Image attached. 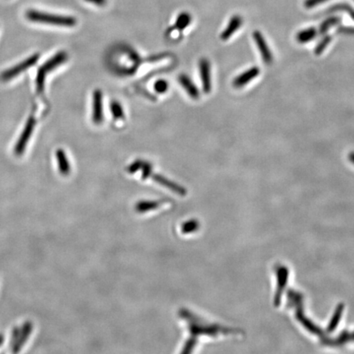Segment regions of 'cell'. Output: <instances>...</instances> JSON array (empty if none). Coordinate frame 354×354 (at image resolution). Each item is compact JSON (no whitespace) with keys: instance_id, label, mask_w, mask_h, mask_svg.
Returning <instances> with one entry per match:
<instances>
[{"instance_id":"6da1fadb","label":"cell","mask_w":354,"mask_h":354,"mask_svg":"<svg viewBox=\"0 0 354 354\" xmlns=\"http://www.w3.org/2000/svg\"><path fill=\"white\" fill-rule=\"evenodd\" d=\"M26 17L31 22L44 23V24L55 25L62 27H74L77 24V19L69 16L55 15L35 9H29L26 13Z\"/></svg>"},{"instance_id":"7a4b0ae2","label":"cell","mask_w":354,"mask_h":354,"mask_svg":"<svg viewBox=\"0 0 354 354\" xmlns=\"http://www.w3.org/2000/svg\"><path fill=\"white\" fill-rule=\"evenodd\" d=\"M67 53L64 51H60L58 53H56L55 55L49 58L46 62H44L41 66H40L37 72L36 75V90L39 94H41L44 91V81L47 74L50 73L51 70H54L57 68V66L62 65V63L66 62L67 60Z\"/></svg>"},{"instance_id":"3957f363","label":"cell","mask_w":354,"mask_h":354,"mask_svg":"<svg viewBox=\"0 0 354 354\" xmlns=\"http://www.w3.org/2000/svg\"><path fill=\"white\" fill-rule=\"evenodd\" d=\"M40 55L39 53H35L31 57H29L27 59H25L23 62L21 63L16 65L15 66H13L11 68L5 70L0 75V80L2 82H9L12 79H14L16 77H18L19 74L23 73L24 70H27L31 66H34L38 60L40 59Z\"/></svg>"},{"instance_id":"277c9868","label":"cell","mask_w":354,"mask_h":354,"mask_svg":"<svg viewBox=\"0 0 354 354\" xmlns=\"http://www.w3.org/2000/svg\"><path fill=\"white\" fill-rule=\"evenodd\" d=\"M35 125V117L31 116V117H29L28 120H27L24 129L22 130V134H21L18 142L16 144L15 149H14V152H15L16 155L21 156V155L24 153L26 147H27V143H28V141L30 140L31 134L33 133Z\"/></svg>"},{"instance_id":"5b68a950","label":"cell","mask_w":354,"mask_h":354,"mask_svg":"<svg viewBox=\"0 0 354 354\" xmlns=\"http://www.w3.org/2000/svg\"><path fill=\"white\" fill-rule=\"evenodd\" d=\"M253 37L256 44H257V49L259 51L264 63L267 64V65L271 64L273 62V54L270 47L268 46V44L264 38L263 35L259 31H253Z\"/></svg>"},{"instance_id":"8992f818","label":"cell","mask_w":354,"mask_h":354,"mask_svg":"<svg viewBox=\"0 0 354 354\" xmlns=\"http://www.w3.org/2000/svg\"><path fill=\"white\" fill-rule=\"evenodd\" d=\"M199 73L202 91L206 94L211 91V64L207 58H201L199 61Z\"/></svg>"},{"instance_id":"52a82bcc","label":"cell","mask_w":354,"mask_h":354,"mask_svg":"<svg viewBox=\"0 0 354 354\" xmlns=\"http://www.w3.org/2000/svg\"><path fill=\"white\" fill-rule=\"evenodd\" d=\"M92 119L95 124H100L104 120L103 93L100 90H95L93 94Z\"/></svg>"},{"instance_id":"ba28073f","label":"cell","mask_w":354,"mask_h":354,"mask_svg":"<svg viewBox=\"0 0 354 354\" xmlns=\"http://www.w3.org/2000/svg\"><path fill=\"white\" fill-rule=\"evenodd\" d=\"M260 74V69L257 66H252L250 68L245 70L234 79L232 85L236 89L242 88L246 86L247 84L252 82Z\"/></svg>"},{"instance_id":"9c48e42d","label":"cell","mask_w":354,"mask_h":354,"mask_svg":"<svg viewBox=\"0 0 354 354\" xmlns=\"http://www.w3.org/2000/svg\"><path fill=\"white\" fill-rule=\"evenodd\" d=\"M33 330V324L31 323V321H27L22 325L20 329V333H19V337L18 340L13 348L12 352L14 353H18L22 350V347L25 345V343H27L29 337L31 335V332Z\"/></svg>"},{"instance_id":"30bf717a","label":"cell","mask_w":354,"mask_h":354,"mask_svg":"<svg viewBox=\"0 0 354 354\" xmlns=\"http://www.w3.org/2000/svg\"><path fill=\"white\" fill-rule=\"evenodd\" d=\"M243 23V19L240 16L235 15L231 18L229 23L227 25L223 33L221 34V39L226 40H229L230 38L237 31Z\"/></svg>"},{"instance_id":"8fae6325","label":"cell","mask_w":354,"mask_h":354,"mask_svg":"<svg viewBox=\"0 0 354 354\" xmlns=\"http://www.w3.org/2000/svg\"><path fill=\"white\" fill-rule=\"evenodd\" d=\"M178 81L181 84V86L185 89V91L192 99H198L199 98L200 93L198 91V89L196 87L194 82H192L191 79L188 76L184 75V74L180 75Z\"/></svg>"},{"instance_id":"7c38bea8","label":"cell","mask_w":354,"mask_h":354,"mask_svg":"<svg viewBox=\"0 0 354 354\" xmlns=\"http://www.w3.org/2000/svg\"><path fill=\"white\" fill-rule=\"evenodd\" d=\"M56 159H57V166L59 169L60 173L64 176L68 175L70 172V163L66 156V153L62 149H58L56 151Z\"/></svg>"},{"instance_id":"4fadbf2b","label":"cell","mask_w":354,"mask_h":354,"mask_svg":"<svg viewBox=\"0 0 354 354\" xmlns=\"http://www.w3.org/2000/svg\"><path fill=\"white\" fill-rule=\"evenodd\" d=\"M153 180L156 182L159 183L160 185L165 186V187L168 188V189H171L173 190L174 192H176L177 194H185V189H183L180 185H176L175 183L172 182V181L167 180L165 177L160 176V175H156L154 174L152 176Z\"/></svg>"},{"instance_id":"5bb4252c","label":"cell","mask_w":354,"mask_h":354,"mask_svg":"<svg viewBox=\"0 0 354 354\" xmlns=\"http://www.w3.org/2000/svg\"><path fill=\"white\" fill-rule=\"evenodd\" d=\"M318 35V31L314 27L304 29L303 31L298 32L296 35V40L300 44H306L314 40Z\"/></svg>"},{"instance_id":"9a60e30c","label":"cell","mask_w":354,"mask_h":354,"mask_svg":"<svg viewBox=\"0 0 354 354\" xmlns=\"http://www.w3.org/2000/svg\"><path fill=\"white\" fill-rule=\"evenodd\" d=\"M340 22L341 18L339 17H330V18H327L320 25L318 34H320V35L326 34L331 27H335L337 25H339Z\"/></svg>"},{"instance_id":"2e32d148","label":"cell","mask_w":354,"mask_h":354,"mask_svg":"<svg viewBox=\"0 0 354 354\" xmlns=\"http://www.w3.org/2000/svg\"><path fill=\"white\" fill-rule=\"evenodd\" d=\"M190 22H191V16L189 15L188 13H181L178 16V18H176V23H175L174 27L178 29L179 31H183L184 29L189 26Z\"/></svg>"},{"instance_id":"e0dca14e","label":"cell","mask_w":354,"mask_h":354,"mask_svg":"<svg viewBox=\"0 0 354 354\" xmlns=\"http://www.w3.org/2000/svg\"><path fill=\"white\" fill-rule=\"evenodd\" d=\"M332 40V37L330 35H327L326 36H324L321 40H320L318 43H317V46L314 49V53L316 55L319 56L321 55L323 53L325 49L327 48L328 45L330 44V42Z\"/></svg>"},{"instance_id":"ac0fdd59","label":"cell","mask_w":354,"mask_h":354,"mask_svg":"<svg viewBox=\"0 0 354 354\" xmlns=\"http://www.w3.org/2000/svg\"><path fill=\"white\" fill-rule=\"evenodd\" d=\"M111 112L115 119H122L124 117V111L122 106L117 101H112L110 104Z\"/></svg>"},{"instance_id":"d6986e66","label":"cell","mask_w":354,"mask_h":354,"mask_svg":"<svg viewBox=\"0 0 354 354\" xmlns=\"http://www.w3.org/2000/svg\"><path fill=\"white\" fill-rule=\"evenodd\" d=\"M336 11H345L347 12L348 15L351 17L354 20V9H352L350 5H338L336 6L331 8L330 9V12Z\"/></svg>"},{"instance_id":"ffe728a7","label":"cell","mask_w":354,"mask_h":354,"mask_svg":"<svg viewBox=\"0 0 354 354\" xmlns=\"http://www.w3.org/2000/svg\"><path fill=\"white\" fill-rule=\"evenodd\" d=\"M154 90L159 94H163L168 90V83L164 80H159L154 84Z\"/></svg>"},{"instance_id":"44dd1931","label":"cell","mask_w":354,"mask_h":354,"mask_svg":"<svg viewBox=\"0 0 354 354\" xmlns=\"http://www.w3.org/2000/svg\"><path fill=\"white\" fill-rule=\"evenodd\" d=\"M21 328L19 326H14L12 330L11 339H10V347H13L15 346L16 343L18 342V337H19V333H20Z\"/></svg>"},{"instance_id":"7402d4cb","label":"cell","mask_w":354,"mask_h":354,"mask_svg":"<svg viewBox=\"0 0 354 354\" xmlns=\"http://www.w3.org/2000/svg\"><path fill=\"white\" fill-rule=\"evenodd\" d=\"M326 1H328V0H306L305 2H304V6H305L306 9H313L317 5L323 4Z\"/></svg>"},{"instance_id":"603a6c76","label":"cell","mask_w":354,"mask_h":354,"mask_svg":"<svg viewBox=\"0 0 354 354\" xmlns=\"http://www.w3.org/2000/svg\"><path fill=\"white\" fill-rule=\"evenodd\" d=\"M141 168L143 169V173H142V177L143 179H146L149 176H151V172H152V166L150 165V163H144L142 164Z\"/></svg>"},{"instance_id":"cb8c5ba5","label":"cell","mask_w":354,"mask_h":354,"mask_svg":"<svg viewBox=\"0 0 354 354\" xmlns=\"http://www.w3.org/2000/svg\"><path fill=\"white\" fill-rule=\"evenodd\" d=\"M142 164H143V162L141 160L134 161V163L128 167V172H130V173L136 172L138 170L140 169Z\"/></svg>"},{"instance_id":"d4e9b609","label":"cell","mask_w":354,"mask_h":354,"mask_svg":"<svg viewBox=\"0 0 354 354\" xmlns=\"http://www.w3.org/2000/svg\"><path fill=\"white\" fill-rule=\"evenodd\" d=\"M337 32L339 34H345V35H354V27H340L337 30Z\"/></svg>"},{"instance_id":"484cf974","label":"cell","mask_w":354,"mask_h":354,"mask_svg":"<svg viewBox=\"0 0 354 354\" xmlns=\"http://www.w3.org/2000/svg\"><path fill=\"white\" fill-rule=\"evenodd\" d=\"M85 1L98 5V6H104L107 4V0H85Z\"/></svg>"},{"instance_id":"4316f807","label":"cell","mask_w":354,"mask_h":354,"mask_svg":"<svg viewBox=\"0 0 354 354\" xmlns=\"http://www.w3.org/2000/svg\"><path fill=\"white\" fill-rule=\"evenodd\" d=\"M348 159H349L350 162L354 164V152L350 153L349 155H348Z\"/></svg>"},{"instance_id":"83f0119b","label":"cell","mask_w":354,"mask_h":354,"mask_svg":"<svg viewBox=\"0 0 354 354\" xmlns=\"http://www.w3.org/2000/svg\"><path fill=\"white\" fill-rule=\"evenodd\" d=\"M4 341H5V338H4V335L0 334V346L2 345L4 343Z\"/></svg>"}]
</instances>
